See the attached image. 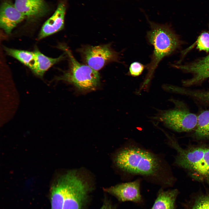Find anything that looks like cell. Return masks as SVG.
I'll return each instance as SVG.
<instances>
[{"label": "cell", "mask_w": 209, "mask_h": 209, "mask_svg": "<svg viewBox=\"0 0 209 209\" xmlns=\"http://www.w3.org/2000/svg\"><path fill=\"white\" fill-rule=\"evenodd\" d=\"M116 166L128 176H139L162 187L171 186L175 179L165 160L158 154L134 143H129L117 153Z\"/></svg>", "instance_id": "6da1fadb"}, {"label": "cell", "mask_w": 209, "mask_h": 209, "mask_svg": "<svg viewBox=\"0 0 209 209\" xmlns=\"http://www.w3.org/2000/svg\"><path fill=\"white\" fill-rule=\"evenodd\" d=\"M149 22L150 29L147 33V39L153 46L154 50L150 62L146 66L148 78L152 75L160 61L176 49L179 43L177 36L168 26Z\"/></svg>", "instance_id": "7a4b0ae2"}, {"label": "cell", "mask_w": 209, "mask_h": 209, "mask_svg": "<svg viewBox=\"0 0 209 209\" xmlns=\"http://www.w3.org/2000/svg\"><path fill=\"white\" fill-rule=\"evenodd\" d=\"M60 47L68 57L69 67L68 70L57 79L72 84L81 90L95 89L100 82V76L98 71L86 64L78 62L67 46L60 45Z\"/></svg>", "instance_id": "3957f363"}, {"label": "cell", "mask_w": 209, "mask_h": 209, "mask_svg": "<svg viewBox=\"0 0 209 209\" xmlns=\"http://www.w3.org/2000/svg\"><path fill=\"white\" fill-rule=\"evenodd\" d=\"M65 175L66 186L63 209H82L88 198L89 187L74 172Z\"/></svg>", "instance_id": "277c9868"}, {"label": "cell", "mask_w": 209, "mask_h": 209, "mask_svg": "<svg viewBox=\"0 0 209 209\" xmlns=\"http://www.w3.org/2000/svg\"><path fill=\"white\" fill-rule=\"evenodd\" d=\"M167 137L168 144L176 152L174 164L186 170L190 174L194 171L202 158L206 146H191L184 148L175 138L168 136Z\"/></svg>", "instance_id": "5b68a950"}, {"label": "cell", "mask_w": 209, "mask_h": 209, "mask_svg": "<svg viewBox=\"0 0 209 209\" xmlns=\"http://www.w3.org/2000/svg\"><path fill=\"white\" fill-rule=\"evenodd\" d=\"M159 119L168 127L176 131L189 132L195 129L197 116L188 110L175 109L164 112Z\"/></svg>", "instance_id": "8992f818"}, {"label": "cell", "mask_w": 209, "mask_h": 209, "mask_svg": "<svg viewBox=\"0 0 209 209\" xmlns=\"http://www.w3.org/2000/svg\"><path fill=\"white\" fill-rule=\"evenodd\" d=\"M81 52L86 65L97 71L108 63L118 60V53L108 44L87 46Z\"/></svg>", "instance_id": "52a82bcc"}, {"label": "cell", "mask_w": 209, "mask_h": 209, "mask_svg": "<svg viewBox=\"0 0 209 209\" xmlns=\"http://www.w3.org/2000/svg\"><path fill=\"white\" fill-rule=\"evenodd\" d=\"M141 179L121 183L108 188L104 190L115 197L121 202L130 201L139 203L142 198L140 192Z\"/></svg>", "instance_id": "ba28073f"}, {"label": "cell", "mask_w": 209, "mask_h": 209, "mask_svg": "<svg viewBox=\"0 0 209 209\" xmlns=\"http://www.w3.org/2000/svg\"><path fill=\"white\" fill-rule=\"evenodd\" d=\"M174 67L193 74L192 78L184 81L183 84L186 86L193 85L209 78V55L193 63L174 65Z\"/></svg>", "instance_id": "9c48e42d"}, {"label": "cell", "mask_w": 209, "mask_h": 209, "mask_svg": "<svg viewBox=\"0 0 209 209\" xmlns=\"http://www.w3.org/2000/svg\"><path fill=\"white\" fill-rule=\"evenodd\" d=\"M13 4L9 0L3 1L0 10V26L7 34H10L12 30L25 18Z\"/></svg>", "instance_id": "30bf717a"}, {"label": "cell", "mask_w": 209, "mask_h": 209, "mask_svg": "<svg viewBox=\"0 0 209 209\" xmlns=\"http://www.w3.org/2000/svg\"><path fill=\"white\" fill-rule=\"evenodd\" d=\"M14 5L26 18L31 21L44 16L49 10L44 0H15Z\"/></svg>", "instance_id": "8fae6325"}, {"label": "cell", "mask_w": 209, "mask_h": 209, "mask_svg": "<svg viewBox=\"0 0 209 209\" xmlns=\"http://www.w3.org/2000/svg\"><path fill=\"white\" fill-rule=\"evenodd\" d=\"M66 9L65 3L60 2L52 15L43 25L39 35V39H42L63 29Z\"/></svg>", "instance_id": "7c38bea8"}, {"label": "cell", "mask_w": 209, "mask_h": 209, "mask_svg": "<svg viewBox=\"0 0 209 209\" xmlns=\"http://www.w3.org/2000/svg\"><path fill=\"white\" fill-rule=\"evenodd\" d=\"M66 179L64 175L57 179L51 189V209H63L64 200Z\"/></svg>", "instance_id": "4fadbf2b"}, {"label": "cell", "mask_w": 209, "mask_h": 209, "mask_svg": "<svg viewBox=\"0 0 209 209\" xmlns=\"http://www.w3.org/2000/svg\"><path fill=\"white\" fill-rule=\"evenodd\" d=\"M179 192L177 189L165 190L161 189L151 209H175Z\"/></svg>", "instance_id": "5bb4252c"}, {"label": "cell", "mask_w": 209, "mask_h": 209, "mask_svg": "<svg viewBox=\"0 0 209 209\" xmlns=\"http://www.w3.org/2000/svg\"><path fill=\"white\" fill-rule=\"evenodd\" d=\"M35 63L33 72L36 75L42 78L45 72L51 66L62 60L64 58V55L56 58L48 57L37 50L34 51Z\"/></svg>", "instance_id": "9a60e30c"}, {"label": "cell", "mask_w": 209, "mask_h": 209, "mask_svg": "<svg viewBox=\"0 0 209 209\" xmlns=\"http://www.w3.org/2000/svg\"><path fill=\"white\" fill-rule=\"evenodd\" d=\"M189 175L194 180L209 185V146L206 147L202 158Z\"/></svg>", "instance_id": "2e32d148"}, {"label": "cell", "mask_w": 209, "mask_h": 209, "mask_svg": "<svg viewBox=\"0 0 209 209\" xmlns=\"http://www.w3.org/2000/svg\"><path fill=\"white\" fill-rule=\"evenodd\" d=\"M6 53L17 59L30 68L33 71L35 63L34 52L17 50L7 47L4 48Z\"/></svg>", "instance_id": "e0dca14e"}, {"label": "cell", "mask_w": 209, "mask_h": 209, "mask_svg": "<svg viewBox=\"0 0 209 209\" xmlns=\"http://www.w3.org/2000/svg\"><path fill=\"white\" fill-rule=\"evenodd\" d=\"M194 135L198 139L209 138V109L202 112L197 116Z\"/></svg>", "instance_id": "ac0fdd59"}, {"label": "cell", "mask_w": 209, "mask_h": 209, "mask_svg": "<svg viewBox=\"0 0 209 209\" xmlns=\"http://www.w3.org/2000/svg\"><path fill=\"white\" fill-rule=\"evenodd\" d=\"M189 209H209V189L195 196Z\"/></svg>", "instance_id": "d6986e66"}, {"label": "cell", "mask_w": 209, "mask_h": 209, "mask_svg": "<svg viewBox=\"0 0 209 209\" xmlns=\"http://www.w3.org/2000/svg\"><path fill=\"white\" fill-rule=\"evenodd\" d=\"M197 48L200 51L208 52L209 51V34L206 32L202 33L197 39Z\"/></svg>", "instance_id": "ffe728a7"}, {"label": "cell", "mask_w": 209, "mask_h": 209, "mask_svg": "<svg viewBox=\"0 0 209 209\" xmlns=\"http://www.w3.org/2000/svg\"><path fill=\"white\" fill-rule=\"evenodd\" d=\"M146 66L138 62L131 63L129 67V73L133 77L138 76L141 74Z\"/></svg>", "instance_id": "44dd1931"}, {"label": "cell", "mask_w": 209, "mask_h": 209, "mask_svg": "<svg viewBox=\"0 0 209 209\" xmlns=\"http://www.w3.org/2000/svg\"><path fill=\"white\" fill-rule=\"evenodd\" d=\"M100 209H113L111 205L107 201L104 202Z\"/></svg>", "instance_id": "7402d4cb"}]
</instances>
